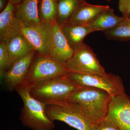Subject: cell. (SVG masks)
Masks as SVG:
<instances>
[{"instance_id": "cb8c5ba5", "label": "cell", "mask_w": 130, "mask_h": 130, "mask_svg": "<svg viewBox=\"0 0 130 130\" xmlns=\"http://www.w3.org/2000/svg\"><path fill=\"white\" fill-rule=\"evenodd\" d=\"M7 4H6V0H0V11H3L6 7Z\"/></svg>"}, {"instance_id": "ffe728a7", "label": "cell", "mask_w": 130, "mask_h": 130, "mask_svg": "<svg viewBox=\"0 0 130 130\" xmlns=\"http://www.w3.org/2000/svg\"><path fill=\"white\" fill-rule=\"evenodd\" d=\"M105 36L109 40L126 41L130 40V20L126 18L116 27L104 31Z\"/></svg>"}, {"instance_id": "5bb4252c", "label": "cell", "mask_w": 130, "mask_h": 130, "mask_svg": "<svg viewBox=\"0 0 130 130\" xmlns=\"http://www.w3.org/2000/svg\"><path fill=\"white\" fill-rule=\"evenodd\" d=\"M109 7L108 6L91 5L85 1L74 12L69 23L78 25H87Z\"/></svg>"}, {"instance_id": "603a6c76", "label": "cell", "mask_w": 130, "mask_h": 130, "mask_svg": "<svg viewBox=\"0 0 130 130\" xmlns=\"http://www.w3.org/2000/svg\"><path fill=\"white\" fill-rule=\"evenodd\" d=\"M118 8L123 17L130 18V0H119Z\"/></svg>"}, {"instance_id": "4fadbf2b", "label": "cell", "mask_w": 130, "mask_h": 130, "mask_svg": "<svg viewBox=\"0 0 130 130\" xmlns=\"http://www.w3.org/2000/svg\"><path fill=\"white\" fill-rule=\"evenodd\" d=\"M38 0H24L15 5V14L23 26L30 27L41 23L39 18Z\"/></svg>"}, {"instance_id": "8992f818", "label": "cell", "mask_w": 130, "mask_h": 130, "mask_svg": "<svg viewBox=\"0 0 130 130\" xmlns=\"http://www.w3.org/2000/svg\"><path fill=\"white\" fill-rule=\"evenodd\" d=\"M68 72L65 64L59 62L50 55H43L37 53L26 81L32 85L64 76Z\"/></svg>"}, {"instance_id": "3957f363", "label": "cell", "mask_w": 130, "mask_h": 130, "mask_svg": "<svg viewBox=\"0 0 130 130\" xmlns=\"http://www.w3.org/2000/svg\"><path fill=\"white\" fill-rule=\"evenodd\" d=\"M64 76L32 85L30 93L46 105H60L67 102L70 93L78 88Z\"/></svg>"}, {"instance_id": "ac0fdd59", "label": "cell", "mask_w": 130, "mask_h": 130, "mask_svg": "<svg viewBox=\"0 0 130 130\" xmlns=\"http://www.w3.org/2000/svg\"><path fill=\"white\" fill-rule=\"evenodd\" d=\"M86 0H57L55 22L60 27L69 23L75 11Z\"/></svg>"}, {"instance_id": "30bf717a", "label": "cell", "mask_w": 130, "mask_h": 130, "mask_svg": "<svg viewBox=\"0 0 130 130\" xmlns=\"http://www.w3.org/2000/svg\"><path fill=\"white\" fill-rule=\"evenodd\" d=\"M37 52L34 51L13 63L2 79L10 91L15 90L26 80L30 66Z\"/></svg>"}, {"instance_id": "2e32d148", "label": "cell", "mask_w": 130, "mask_h": 130, "mask_svg": "<svg viewBox=\"0 0 130 130\" xmlns=\"http://www.w3.org/2000/svg\"><path fill=\"white\" fill-rule=\"evenodd\" d=\"M6 45L13 64L35 51L21 33L13 38Z\"/></svg>"}, {"instance_id": "484cf974", "label": "cell", "mask_w": 130, "mask_h": 130, "mask_svg": "<svg viewBox=\"0 0 130 130\" xmlns=\"http://www.w3.org/2000/svg\"><path fill=\"white\" fill-rule=\"evenodd\" d=\"M106 1H107L109 2L111 1V0H106Z\"/></svg>"}, {"instance_id": "9c48e42d", "label": "cell", "mask_w": 130, "mask_h": 130, "mask_svg": "<svg viewBox=\"0 0 130 130\" xmlns=\"http://www.w3.org/2000/svg\"><path fill=\"white\" fill-rule=\"evenodd\" d=\"M121 130H130V98L126 94L112 97L106 118Z\"/></svg>"}, {"instance_id": "7c38bea8", "label": "cell", "mask_w": 130, "mask_h": 130, "mask_svg": "<svg viewBox=\"0 0 130 130\" xmlns=\"http://www.w3.org/2000/svg\"><path fill=\"white\" fill-rule=\"evenodd\" d=\"M74 51L70 47L61 28L56 22L52 24L50 55L65 64L72 56Z\"/></svg>"}, {"instance_id": "4316f807", "label": "cell", "mask_w": 130, "mask_h": 130, "mask_svg": "<svg viewBox=\"0 0 130 130\" xmlns=\"http://www.w3.org/2000/svg\"><path fill=\"white\" fill-rule=\"evenodd\" d=\"M12 130V129H9V130Z\"/></svg>"}, {"instance_id": "d6986e66", "label": "cell", "mask_w": 130, "mask_h": 130, "mask_svg": "<svg viewBox=\"0 0 130 130\" xmlns=\"http://www.w3.org/2000/svg\"><path fill=\"white\" fill-rule=\"evenodd\" d=\"M57 10V0H41L38 11L41 22L53 23L55 22Z\"/></svg>"}, {"instance_id": "9a60e30c", "label": "cell", "mask_w": 130, "mask_h": 130, "mask_svg": "<svg viewBox=\"0 0 130 130\" xmlns=\"http://www.w3.org/2000/svg\"><path fill=\"white\" fill-rule=\"evenodd\" d=\"M68 43L73 51L80 48L85 44V37L89 33L96 31L85 25L72 24L68 23L61 27Z\"/></svg>"}, {"instance_id": "7a4b0ae2", "label": "cell", "mask_w": 130, "mask_h": 130, "mask_svg": "<svg viewBox=\"0 0 130 130\" xmlns=\"http://www.w3.org/2000/svg\"><path fill=\"white\" fill-rule=\"evenodd\" d=\"M31 86V85L25 81L15 89L24 103L20 120L24 126L32 130H52L55 125L47 116V105L30 94Z\"/></svg>"}, {"instance_id": "ba28073f", "label": "cell", "mask_w": 130, "mask_h": 130, "mask_svg": "<svg viewBox=\"0 0 130 130\" xmlns=\"http://www.w3.org/2000/svg\"><path fill=\"white\" fill-rule=\"evenodd\" d=\"M52 24L41 23L32 27L22 26L21 33L38 53L50 55Z\"/></svg>"}, {"instance_id": "6da1fadb", "label": "cell", "mask_w": 130, "mask_h": 130, "mask_svg": "<svg viewBox=\"0 0 130 130\" xmlns=\"http://www.w3.org/2000/svg\"><path fill=\"white\" fill-rule=\"evenodd\" d=\"M112 97L101 89L78 87L70 93L67 101L79 105L92 125L106 118Z\"/></svg>"}, {"instance_id": "44dd1931", "label": "cell", "mask_w": 130, "mask_h": 130, "mask_svg": "<svg viewBox=\"0 0 130 130\" xmlns=\"http://www.w3.org/2000/svg\"><path fill=\"white\" fill-rule=\"evenodd\" d=\"M12 62L6 43H0V76L2 79L5 73L12 66Z\"/></svg>"}, {"instance_id": "5b68a950", "label": "cell", "mask_w": 130, "mask_h": 130, "mask_svg": "<svg viewBox=\"0 0 130 130\" xmlns=\"http://www.w3.org/2000/svg\"><path fill=\"white\" fill-rule=\"evenodd\" d=\"M46 111L52 121H62L78 130H91L92 124L77 103L67 102L60 105H47Z\"/></svg>"}, {"instance_id": "7402d4cb", "label": "cell", "mask_w": 130, "mask_h": 130, "mask_svg": "<svg viewBox=\"0 0 130 130\" xmlns=\"http://www.w3.org/2000/svg\"><path fill=\"white\" fill-rule=\"evenodd\" d=\"M91 130H121L111 121L104 119L91 125Z\"/></svg>"}, {"instance_id": "d4e9b609", "label": "cell", "mask_w": 130, "mask_h": 130, "mask_svg": "<svg viewBox=\"0 0 130 130\" xmlns=\"http://www.w3.org/2000/svg\"><path fill=\"white\" fill-rule=\"evenodd\" d=\"M23 1L24 0H8V1L13 5H16L20 3Z\"/></svg>"}, {"instance_id": "277c9868", "label": "cell", "mask_w": 130, "mask_h": 130, "mask_svg": "<svg viewBox=\"0 0 130 130\" xmlns=\"http://www.w3.org/2000/svg\"><path fill=\"white\" fill-rule=\"evenodd\" d=\"M66 76L77 87L101 89L107 92L112 97L125 94L122 79L115 74H86L68 72Z\"/></svg>"}, {"instance_id": "8fae6325", "label": "cell", "mask_w": 130, "mask_h": 130, "mask_svg": "<svg viewBox=\"0 0 130 130\" xmlns=\"http://www.w3.org/2000/svg\"><path fill=\"white\" fill-rule=\"evenodd\" d=\"M22 25L15 14V5L8 1L0 13V40L7 44L21 33Z\"/></svg>"}, {"instance_id": "e0dca14e", "label": "cell", "mask_w": 130, "mask_h": 130, "mask_svg": "<svg viewBox=\"0 0 130 130\" xmlns=\"http://www.w3.org/2000/svg\"><path fill=\"white\" fill-rule=\"evenodd\" d=\"M125 17L117 16L113 9L110 7L103 12L96 19L90 23L85 25L97 31L108 30L116 27L123 22Z\"/></svg>"}, {"instance_id": "83f0119b", "label": "cell", "mask_w": 130, "mask_h": 130, "mask_svg": "<svg viewBox=\"0 0 130 130\" xmlns=\"http://www.w3.org/2000/svg\"><path fill=\"white\" fill-rule=\"evenodd\" d=\"M129 19H130V18H129Z\"/></svg>"}, {"instance_id": "52a82bcc", "label": "cell", "mask_w": 130, "mask_h": 130, "mask_svg": "<svg viewBox=\"0 0 130 130\" xmlns=\"http://www.w3.org/2000/svg\"><path fill=\"white\" fill-rule=\"evenodd\" d=\"M69 72L104 74L106 73L90 47L84 44L74 51L72 56L65 63Z\"/></svg>"}]
</instances>
